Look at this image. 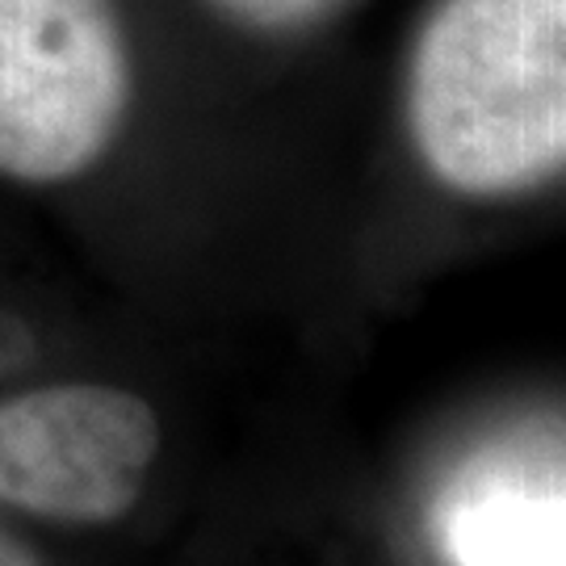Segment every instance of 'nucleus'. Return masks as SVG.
I'll list each match as a JSON object with an SVG mask.
<instances>
[{"label": "nucleus", "mask_w": 566, "mask_h": 566, "mask_svg": "<svg viewBox=\"0 0 566 566\" xmlns=\"http://www.w3.org/2000/svg\"><path fill=\"white\" fill-rule=\"evenodd\" d=\"M160 420L139 395L72 382L0 403V504L102 525L139 504Z\"/></svg>", "instance_id": "7ed1b4c3"}, {"label": "nucleus", "mask_w": 566, "mask_h": 566, "mask_svg": "<svg viewBox=\"0 0 566 566\" xmlns=\"http://www.w3.org/2000/svg\"><path fill=\"white\" fill-rule=\"evenodd\" d=\"M210 4L252 30H306L332 18L348 0H210Z\"/></svg>", "instance_id": "39448f33"}, {"label": "nucleus", "mask_w": 566, "mask_h": 566, "mask_svg": "<svg viewBox=\"0 0 566 566\" xmlns=\"http://www.w3.org/2000/svg\"><path fill=\"white\" fill-rule=\"evenodd\" d=\"M135 93L114 0H0V177L55 185L118 139Z\"/></svg>", "instance_id": "f03ea898"}, {"label": "nucleus", "mask_w": 566, "mask_h": 566, "mask_svg": "<svg viewBox=\"0 0 566 566\" xmlns=\"http://www.w3.org/2000/svg\"><path fill=\"white\" fill-rule=\"evenodd\" d=\"M458 566H566V495L491 491L446 525Z\"/></svg>", "instance_id": "20e7f679"}, {"label": "nucleus", "mask_w": 566, "mask_h": 566, "mask_svg": "<svg viewBox=\"0 0 566 566\" xmlns=\"http://www.w3.org/2000/svg\"><path fill=\"white\" fill-rule=\"evenodd\" d=\"M407 118L437 181L507 193L566 168V0H441Z\"/></svg>", "instance_id": "f257e3e1"}, {"label": "nucleus", "mask_w": 566, "mask_h": 566, "mask_svg": "<svg viewBox=\"0 0 566 566\" xmlns=\"http://www.w3.org/2000/svg\"><path fill=\"white\" fill-rule=\"evenodd\" d=\"M0 566H42V563L34 549H25L18 537H9V533L0 528Z\"/></svg>", "instance_id": "423d86ee"}]
</instances>
